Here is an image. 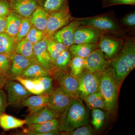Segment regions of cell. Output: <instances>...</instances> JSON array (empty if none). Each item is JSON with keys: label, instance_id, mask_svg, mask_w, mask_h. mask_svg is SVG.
Segmentation results:
<instances>
[{"label": "cell", "instance_id": "6da1fadb", "mask_svg": "<svg viewBox=\"0 0 135 135\" xmlns=\"http://www.w3.org/2000/svg\"><path fill=\"white\" fill-rule=\"evenodd\" d=\"M89 121L88 110L79 98L73 99L63 112L59 121V132L68 133L87 125Z\"/></svg>", "mask_w": 135, "mask_h": 135}, {"label": "cell", "instance_id": "7a4b0ae2", "mask_svg": "<svg viewBox=\"0 0 135 135\" xmlns=\"http://www.w3.org/2000/svg\"><path fill=\"white\" fill-rule=\"evenodd\" d=\"M118 86L114 69L109 66L101 73L99 91L104 101L105 110L109 114H113L116 110Z\"/></svg>", "mask_w": 135, "mask_h": 135}, {"label": "cell", "instance_id": "3957f363", "mask_svg": "<svg viewBox=\"0 0 135 135\" xmlns=\"http://www.w3.org/2000/svg\"><path fill=\"white\" fill-rule=\"evenodd\" d=\"M73 18L79 21L81 26L92 27L103 32L105 33H109L116 34L122 32L120 27L114 20L108 16Z\"/></svg>", "mask_w": 135, "mask_h": 135}, {"label": "cell", "instance_id": "277c9868", "mask_svg": "<svg viewBox=\"0 0 135 135\" xmlns=\"http://www.w3.org/2000/svg\"><path fill=\"white\" fill-rule=\"evenodd\" d=\"M101 74L83 71L77 79L79 97L84 100L89 95L99 91Z\"/></svg>", "mask_w": 135, "mask_h": 135}, {"label": "cell", "instance_id": "5b68a950", "mask_svg": "<svg viewBox=\"0 0 135 135\" xmlns=\"http://www.w3.org/2000/svg\"><path fill=\"white\" fill-rule=\"evenodd\" d=\"M72 20L68 8L49 14L47 29L45 33L47 38H51L53 34Z\"/></svg>", "mask_w": 135, "mask_h": 135}, {"label": "cell", "instance_id": "8992f818", "mask_svg": "<svg viewBox=\"0 0 135 135\" xmlns=\"http://www.w3.org/2000/svg\"><path fill=\"white\" fill-rule=\"evenodd\" d=\"M51 76L59 86L74 99L79 98L78 90V81L66 71H54Z\"/></svg>", "mask_w": 135, "mask_h": 135}, {"label": "cell", "instance_id": "52a82bcc", "mask_svg": "<svg viewBox=\"0 0 135 135\" xmlns=\"http://www.w3.org/2000/svg\"><path fill=\"white\" fill-rule=\"evenodd\" d=\"M110 64V62L105 58L99 48L84 59V69L89 72L102 73L109 67Z\"/></svg>", "mask_w": 135, "mask_h": 135}, {"label": "cell", "instance_id": "ba28073f", "mask_svg": "<svg viewBox=\"0 0 135 135\" xmlns=\"http://www.w3.org/2000/svg\"><path fill=\"white\" fill-rule=\"evenodd\" d=\"M73 99L74 98L59 86L53 89L49 95L47 107L60 114L62 113L66 107Z\"/></svg>", "mask_w": 135, "mask_h": 135}, {"label": "cell", "instance_id": "9c48e42d", "mask_svg": "<svg viewBox=\"0 0 135 135\" xmlns=\"http://www.w3.org/2000/svg\"><path fill=\"white\" fill-rule=\"evenodd\" d=\"M4 88L7 92L9 105L21 103L22 101L32 95L21 83L11 79L8 80Z\"/></svg>", "mask_w": 135, "mask_h": 135}, {"label": "cell", "instance_id": "30bf717a", "mask_svg": "<svg viewBox=\"0 0 135 135\" xmlns=\"http://www.w3.org/2000/svg\"><path fill=\"white\" fill-rule=\"evenodd\" d=\"M123 44L122 39L104 33L100 37L98 44L105 58L109 59L116 56L122 48Z\"/></svg>", "mask_w": 135, "mask_h": 135}, {"label": "cell", "instance_id": "8fae6325", "mask_svg": "<svg viewBox=\"0 0 135 135\" xmlns=\"http://www.w3.org/2000/svg\"><path fill=\"white\" fill-rule=\"evenodd\" d=\"M104 33L103 32L95 28L80 25L75 30L73 44L98 43Z\"/></svg>", "mask_w": 135, "mask_h": 135}, {"label": "cell", "instance_id": "7c38bea8", "mask_svg": "<svg viewBox=\"0 0 135 135\" xmlns=\"http://www.w3.org/2000/svg\"><path fill=\"white\" fill-rule=\"evenodd\" d=\"M72 22L53 34L51 38L62 44L68 49L73 44L74 33L77 27L80 25V22L72 18Z\"/></svg>", "mask_w": 135, "mask_h": 135}, {"label": "cell", "instance_id": "4fadbf2b", "mask_svg": "<svg viewBox=\"0 0 135 135\" xmlns=\"http://www.w3.org/2000/svg\"><path fill=\"white\" fill-rule=\"evenodd\" d=\"M33 51L35 60L36 62L52 73L53 64L47 49L46 38L34 44Z\"/></svg>", "mask_w": 135, "mask_h": 135}, {"label": "cell", "instance_id": "5bb4252c", "mask_svg": "<svg viewBox=\"0 0 135 135\" xmlns=\"http://www.w3.org/2000/svg\"><path fill=\"white\" fill-rule=\"evenodd\" d=\"M9 1L10 9L27 18L38 6V0H9Z\"/></svg>", "mask_w": 135, "mask_h": 135}, {"label": "cell", "instance_id": "9a60e30c", "mask_svg": "<svg viewBox=\"0 0 135 135\" xmlns=\"http://www.w3.org/2000/svg\"><path fill=\"white\" fill-rule=\"evenodd\" d=\"M11 59V66L9 74L10 77L21 76L25 70L29 65L36 61L25 57L14 52L10 56Z\"/></svg>", "mask_w": 135, "mask_h": 135}, {"label": "cell", "instance_id": "2e32d148", "mask_svg": "<svg viewBox=\"0 0 135 135\" xmlns=\"http://www.w3.org/2000/svg\"><path fill=\"white\" fill-rule=\"evenodd\" d=\"M59 115L47 106L38 112L29 113L25 119L26 124L29 125L43 123L53 119H57Z\"/></svg>", "mask_w": 135, "mask_h": 135}, {"label": "cell", "instance_id": "e0dca14e", "mask_svg": "<svg viewBox=\"0 0 135 135\" xmlns=\"http://www.w3.org/2000/svg\"><path fill=\"white\" fill-rule=\"evenodd\" d=\"M59 121L57 119L41 123L28 125L23 131L25 134L28 135H43L44 133L54 129H58Z\"/></svg>", "mask_w": 135, "mask_h": 135}, {"label": "cell", "instance_id": "ac0fdd59", "mask_svg": "<svg viewBox=\"0 0 135 135\" xmlns=\"http://www.w3.org/2000/svg\"><path fill=\"white\" fill-rule=\"evenodd\" d=\"M49 95L42 94L30 96L22 102L23 106L28 108L30 113L38 112L47 106L48 103Z\"/></svg>", "mask_w": 135, "mask_h": 135}, {"label": "cell", "instance_id": "d6986e66", "mask_svg": "<svg viewBox=\"0 0 135 135\" xmlns=\"http://www.w3.org/2000/svg\"><path fill=\"white\" fill-rule=\"evenodd\" d=\"M131 71L135 66V42L133 37L126 39L119 53Z\"/></svg>", "mask_w": 135, "mask_h": 135}, {"label": "cell", "instance_id": "ffe728a7", "mask_svg": "<svg viewBox=\"0 0 135 135\" xmlns=\"http://www.w3.org/2000/svg\"><path fill=\"white\" fill-rule=\"evenodd\" d=\"M49 14V13L43 8L38 5L30 17L29 21L33 26L45 33L47 29Z\"/></svg>", "mask_w": 135, "mask_h": 135}, {"label": "cell", "instance_id": "44dd1931", "mask_svg": "<svg viewBox=\"0 0 135 135\" xmlns=\"http://www.w3.org/2000/svg\"><path fill=\"white\" fill-rule=\"evenodd\" d=\"M10 79L18 81L32 94L35 95L44 94L43 88L37 78L29 79L22 76H15L10 77Z\"/></svg>", "mask_w": 135, "mask_h": 135}, {"label": "cell", "instance_id": "7402d4cb", "mask_svg": "<svg viewBox=\"0 0 135 135\" xmlns=\"http://www.w3.org/2000/svg\"><path fill=\"white\" fill-rule=\"evenodd\" d=\"M112 65L114 69L116 80L119 85L121 83L131 71L119 53L113 59Z\"/></svg>", "mask_w": 135, "mask_h": 135}, {"label": "cell", "instance_id": "603a6c76", "mask_svg": "<svg viewBox=\"0 0 135 135\" xmlns=\"http://www.w3.org/2000/svg\"><path fill=\"white\" fill-rule=\"evenodd\" d=\"M23 17L13 11L10 12L6 17L7 25L5 32L16 39L19 30Z\"/></svg>", "mask_w": 135, "mask_h": 135}, {"label": "cell", "instance_id": "cb8c5ba5", "mask_svg": "<svg viewBox=\"0 0 135 135\" xmlns=\"http://www.w3.org/2000/svg\"><path fill=\"white\" fill-rule=\"evenodd\" d=\"M98 48V43L73 44L69 48V50L73 55L85 59Z\"/></svg>", "mask_w": 135, "mask_h": 135}, {"label": "cell", "instance_id": "d4e9b609", "mask_svg": "<svg viewBox=\"0 0 135 135\" xmlns=\"http://www.w3.org/2000/svg\"><path fill=\"white\" fill-rule=\"evenodd\" d=\"M25 124H26V119H18L4 113L0 116V127L3 130L8 131L22 127Z\"/></svg>", "mask_w": 135, "mask_h": 135}, {"label": "cell", "instance_id": "484cf974", "mask_svg": "<svg viewBox=\"0 0 135 135\" xmlns=\"http://www.w3.org/2000/svg\"><path fill=\"white\" fill-rule=\"evenodd\" d=\"M51 75L52 73L50 71L46 70L38 63H34L26 68L21 76L32 79Z\"/></svg>", "mask_w": 135, "mask_h": 135}, {"label": "cell", "instance_id": "4316f807", "mask_svg": "<svg viewBox=\"0 0 135 135\" xmlns=\"http://www.w3.org/2000/svg\"><path fill=\"white\" fill-rule=\"evenodd\" d=\"M16 39L9 36L5 32L0 33V54L10 56L15 52Z\"/></svg>", "mask_w": 135, "mask_h": 135}, {"label": "cell", "instance_id": "83f0119b", "mask_svg": "<svg viewBox=\"0 0 135 135\" xmlns=\"http://www.w3.org/2000/svg\"><path fill=\"white\" fill-rule=\"evenodd\" d=\"M38 4L49 14L68 8V0H38Z\"/></svg>", "mask_w": 135, "mask_h": 135}, {"label": "cell", "instance_id": "f1b7e54d", "mask_svg": "<svg viewBox=\"0 0 135 135\" xmlns=\"http://www.w3.org/2000/svg\"><path fill=\"white\" fill-rule=\"evenodd\" d=\"M16 43L15 46V52L26 58L35 60L33 54V44L25 38Z\"/></svg>", "mask_w": 135, "mask_h": 135}, {"label": "cell", "instance_id": "f546056e", "mask_svg": "<svg viewBox=\"0 0 135 135\" xmlns=\"http://www.w3.org/2000/svg\"><path fill=\"white\" fill-rule=\"evenodd\" d=\"M84 100L88 108L90 110L99 109L105 110L104 101L99 91L89 95Z\"/></svg>", "mask_w": 135, "mask_h": 135}, {"label": "cell", "instance_id": "4dcf8cb0", "mask_svg": "<svg viewBox=\"0 0 135 135\" xmlns=\"http://www.w3.org/2000/svg\"><path fill=\"white\" fill-rule=\"evenodd\" d=\"M71 59V53L66 49L61 52L56 59L53 65L54 71H65Z\"/></svg>", "mask_w": 135, "mask_h": 135}, {"label": "cell", "instance_id": "1f68e13d", "mask_svg": "<svg viewBox=\"0 0 135 135\" xmlns=\"http://www.w3.org/2000/svg\"><path fill=\"white\" fill-rule=\"evenodd\" d=\"M46 41L47 49L53 65L57 57L62 51L67 48L62 44L57 42L52 38H46Z\"/></svg>", "mask_w": 135, "mask_h": 135}, {"label": "cell", "instance_id": "d6a6232c", "mask_svg": "<svg viewBox=\"0 0 135 135\" xmlns=\"http://www.w3.org/2000/svg\"><path fill=\"white\" fill-rule=\"evenodd\" d=\"M71 74L73 77L78 79L84 70V59L75 56L70 61Z\"/></svg>", "mask_w": 135, "mask_h": 135}, {"label": "cell", "instance_id": "836d02e7", "mask_svg": "<svg viewBox=\"0 0 135 135\" xmlns=\"http://www.w3.org/2000/svg\"><path fill=\"white\" fill-rule=\"evenodd\" d=\"M105 113L99 109L92 110V120L91 123L97 130L100 129L105 120Z\"/></svg>", "mask_w": 135, "mask_h": 135}, {"label": "cell", "instance_id": "e575fe53", "mask_svg": "<svg viewBox=\"0 0 135 135\" xmlns=\"http://www.w3.org/2000/svg\"><path fill=\"white\" fill-rule=\"evenodd\" d=\"M31 24L29 20L23 17L18 32L16 37V42L21 41L25 38L31 27Z\"/></svg>", "mask_w": 135, "mask_h": 135}, {"label": "cell", "instance_id": "d590c367", "mask_svg": "<svg viewBox=\"0 0 135 135\" xmlns=\"http://www.w3.org/2000/svg\"><path fill=\"white\" fill-rule=\"evenodd\" d=\"M37 79L43 88L44 94L49 95L53 90V77L51 75H47Z\"/></svg>", "mask_w": 135, "mask_h": 135}, {"label": "cell", "instance_id": "8d00e7d4", "mask_svg": "<svg viewBox=\"0 0 135 135\" xmlns=\"http://www.w3.org/2000/svg\"><path fill=\"white\" fill-rule=\"evenodd\" d=\"M44 33L43 32L32 26L26 35L25 39L34 44L42 40Z\"/></svg>", "mask_w": 135, "mask_h": 135}, {"label": "cell", "instance_id": "74e56055", "mask_svg": "<svg viewBox=\"0 0 135 135\" xmlns=\"http://www.w3.org/2000/svg\"><path fill=\"white\" fill-rule=\"evenodd\" d=\"M62 134L68 135H92L94 134V130L90 126L87 125L77 128L68 133H62Z\"/></svg>", "mask_w": 135, "mask_h": 135}, {"label": "cell", "instance_id": "f35d334b", "mask_svg": "<svg viewBox=\"0 0 135 135\" xmlns=\"http://www.w3.org/2000/svg\"><path fill=\"white\" fill-rule=\"evenodd\" d=\"M11 63V59L9 56L0 54V71L9 75Z\"/></svg>", "mask_w": 135, "mask_h": 135}, {"label": "cell", "instance_id": "ab89813d", "mask_svg": "<svg viewBox=\"0 0 135 135\" xmlns=\"http://www.w3.org/2000/svg\"><path fill=\"white\" fill-rule=\"evenodd\" d=\"M135 0H104L103 7L120 5H134Z\"/></svg>", "mask_w": 135, "mask_h": 135}, {"label": "cell", "instance_id": "60d3db41", "mask_svg": "<svg viewBox=\"0 0 135 135\" xmlns=\"http://www.w3.org/2000/svg\"><path fill=\"white\" fill-rule=\"evenodd\" d=\"M121 23L124 25L129 27H133L135 26V12H131L123 17L122 19Z\"/></svg>", "mask_w": 135, "mask_h": 135}, {"label": "cell", "instance_id": "b9f144b4", "mask_svg": "<svg viewBox=\"0 0 135 135\" xmlns=\"http://www.w3.org/2000/svg\"><path fill=\"white\" fill-rule=\"evenodd\" d=\"M8 105L7 95L4 91L0 89V116L5 112Z\"/></svg>", "mask_w": 135, "mask_h": 135}, {"label": "cell", "instance_id": "7bdbcfd3", "mask_svg": "<svg viewBox=\"0 0 135 135\" xmlns=\"http://www.w3.org/2000/svg\"><path fill=\"white\" fill-rule=\"evenodd\" d=\"M10 12L9 0H0V16L6 17Z\"/></svg>", "mask_w": 135, "mask_h": 135}, {"label": "cell", "instance_id": "ee69618b", "mask_svg": "<svg viewBox=\"0 0 135 135\" xmlns=\"http://www.w3.org/2000/svg\"><path fill=\"white\" fill-rule=\"evenodd\" d=\"M10 78V76L7 74L0 71V89L4 87L5 84Z\"/></svg>", "mask_w": 135, "mask_h": 135}, {"label": "cell", "instance_id": "f6af8a7d", "mask_svg": "<svg viewBox=\"0 0 135 135\" xmlns=\"http://www.w3.org/2000/svg\"><path fill=\"white\" fill-rule=\"evenodd\" d=\"M7 25L6 17L0 16V33L5 32Z\"/></svg>", "mask_w": 135, "mask_h": 135}]
</instances>
